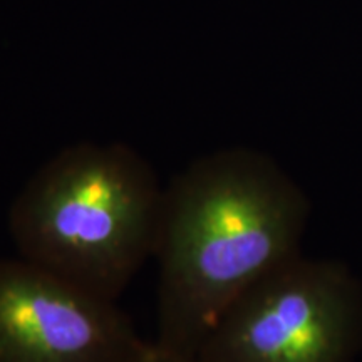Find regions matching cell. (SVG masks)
Masks as SVG:
<instances>
[{
	"instance_id": "6da1fadb",
	"label": "cell",
	"mask_w": 362,
	"mask_h": 362,
	"mask_svg": "<svg viewBox=\"0 0 362 362\" xmlns=\"http://www.w3.org/2000/svg\"><path fill=\"white\" fill-rule=\"evenodd\" d=\"M310 214L305 189L257 149H220L176 175L165 187L153 257V342L197 357L233 302L300 255Z\"/></svg>"
},
{
	"instance_id": "7a4b0ae2",
	"label": "cell",
	"mask_w": 362,
	"mask_h": 362,
	"mask_svg": "<svg viewBox=\"0 0 362 362\" xmlns=\"http://www.w3.org/2000/svg\"><path fill=\"white\" fill-rule=\"evenodd\" d=\"M165 187L121 143H79L44 163L8 210L21 259L117 302L155 257Z\"/></svg>"
},
{
	"instance_id": "3957f363",
	"label": "cell",
	"mask_w": 362,
	"mask_h": 362,
	"mask_svg": "<svg viewBox=\"0 0 362 362\" xmlns=\"http://www.w3.org/2000/svg\"><path fill=\"white\" fill-rule=\"evenodd\" d=\"M362 349V284L341 260L293 257L226 309L202 362H354Z\"/></svg>"
},
{
	"instance_id": "277c9868",
	"label": "cell",
	"mask_w": 362,
	"mask_h": 362,
	"mask_svg": "<svg viewBox=\"0 0 362 362\" xmlns=\"http://www.w3.org/2000/svg\"><path fill=\"white\" fill-rule=\"evenodd\" d=\"M143 342L117 302L0 259V362H128Z\"/></svg>"
},
{
	"instance_id": "5b68a950",
	"label": "cell",
	"mask_w": 362,
	"mask_h": 362,
	"mask_svg": "<svg viewBox=\"0 0 362 362\" xmlns=\"http://www.w3.org/2000/svg\"><path fill=\"white\" fill-rule=\"evenodd\" d=\"M128 362H202L198 357H189L166 351L155 342L144 341L138 352Z\"/></svg>"
}]
</instances>
